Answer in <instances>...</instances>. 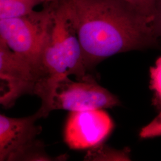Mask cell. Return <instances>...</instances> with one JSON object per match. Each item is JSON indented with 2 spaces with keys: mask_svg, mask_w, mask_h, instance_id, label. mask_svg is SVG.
<instances>
[{
  "mask_svg": "<svg viewBox=\"0 0 161 161\" xmlns=\"http://www.w3.org/2000/svg\"><path fill=\"white\" fill-rule=\"evenodd\" d=\"M154 29L159 38H161V0H156L154 8Z\"/></svg>",
  "mask_w": 161,
  "mask_h": 161,
  "instance_id": "4fadbf2b",
  "label": "cell"
},
{
  "mask_svg": "<svg viewBox=\"0 0 161 161\" xmlns=\"http://www.w3.org/2000/svg\"><path fill=\"white\" fill-rule=\"evenodd\" d=\"M0 102L12 106L17 98L25 94H33L37 80L34 68L23 58L0 41Z\"/></svg>",
  "mask_w": 161,
  "mask_h": 161,
  "instance_id": "5b68a950",
  "label": "cell"
},
{
  "mask_svg": "<svg viewBox=\"0 0 161 161\" xmlns=\"http://www.w3.org/2000/svg\"><path fill=\"white\" fill-rule=\"evenodd\" d=\"M114 126L103 109L70 112L64 125V140L71 149H89L103 143Z\"/></svg>",
  "mask_w": 161,
  "mask_h": 161,
  "instance_id": "277c9868",
  "label": "cell"
},
{
  "mask_svg": "<svg viewBox=\"0 0 161 161\" xmlns=\"http://www.w3.org/2000/svg\"><path fill=\"white\" fill-rule=\"evenodd\" d=\"M120 105L114 94L100 86L92 76L72 80L67 76L60 80L54 95L52 111L78 112L112 108Z\"/></svg>",
  "mask_w": 161,
  "mask_h": 161,
  "instance_id": "3957f363",
  "label": "cell"
},
{
  "mask_svg": "<svg viewBox=\"0 0 161 161\" xmlns=\"http://www.w3.org/2000/svg\"><path fill=\"white\" fill-rule=\"evenodd\" d=\"M150 88L155 93L157 103L161 106V57L150 69Z\"/></svg>",
  "mask_w": 161,
  "mask_h": 161,
  "instance_id": "30bf717a",
  "label": "cell"
},
{
  "mask_svg": "<svg viewBox=\"0 0 161 161\" xmlns=\"http://www.w3.org/2000/svg\"><path fill=\"white\" fill-rule=\"evenodd\" d=\"M129 152L127 149L116 150L102 144H98L88 150L84 161H128Z\"/></svg>",
  "mask_w": 161,
  "mask_h": 161,
  "instance_id": "ba28073f",
  "label": "cell"
},
{
  "mask_svg": "<svg viewBox=\"0 0 161 161\" xmlns=\"http://www.w3.org/2000/svg\"><path fill=\"white\" fill-rule=\"evenodd\" d=\"M58 1L45 4L42 10L23 16L0 19V41L34 68L37 79Z\"/></svg>",
  "mask_w": 161,
  "mask_h": 161,
  "instance_id": "7a4b0ae2",
  "label": "cell"
},
{
  "mask_svg": "<svg viewBox=\"0 0 161 161\" xmlns=\"http://www.w3.org/2000/svg\"><path fill=\"white\" fill-rule=\"evenodd\" d=\"M58 0H0V19L20 17L34 10L36 6Z\"/></svg>",
  "mask_w": 161,
  "mask_h": 161,
  "instance_id": "52a82bcc",
  "label": "cell"
},
{
  "mask_svg": "<svg viewBox=\"0 0 161 161\" xmlns=\"http://www.w3.org/2000/svg\"><path fill=\"white\" fill-rule=\"evenodd\" d=\"M65 159H66L65 155L62 158L61 156L53 158L48 155L44 148V144L40 141L35 140L33 143L15 156L13 161H60Z\"/></svg>",
  "mask_w": 161,
  "mask_h": 161,
  "instance_id": "9c48e42d",
  "label": "cell"
},
{
  "mask_svg": "<svg viewBox=\"0 0 161 161\" xmlns=\"http://www.w3.org/2000/svg\"><path fill=\"white\" fill-rule=\"evenodd\" d=\"M41 118L38 110L23 118L0 115V161H13L17 153L36 140L41 128L35 123Z\"/></svg>",
  "mask_w": 161,
  "mask_h": 161,
  "instance_id": "8992f818",
  "label": "cell"
},
{
  "mask_svg": "<svg viewBox=\"0 0 161 161\" xmlns=\"http://www.w3.org/2000/svg\"><path fill=\"white\" fill-rule=\"evenodd\" d=\"M137 8L140 12L153 15L156 0H123ZM154 16V15H153Z\"/></svg>",
  "mask_w": 161,
  "mask_h": 161,
  "instance_id": "7c38bea8",
  "label": "cell"
},
{
  "mask_svg": "<svg viewBox=\"0 0 161 161\" xmlns=\"http://www.w3.org/2000/svg\"><path fill=\"white\" fill-rule=\"evenodd\" d=\"M139 136L141 138L161 136V110L159 114L153 121L141 130Z\"/></svg>",
  "mask_w": 161,
  "mask_h": 161,
  "instance_id": "8fae6325",
  "label": "cell"
},
{
  "mask_svg": "<svg viewBox=\"0 0 161 161\" xmlns=\"http://www.w3.org/2000/svg\"><path fill=\"white\" fill-rule=\"evenodd\" d=\"M86 69L116 54L156 46L154 16L123 0H64Z\"/></svg>",
  "mask_w": 161,
  "mask_h": 161,
  "instance_id": "6da1fadb",
  "label": "cell"
}]
</instances>
